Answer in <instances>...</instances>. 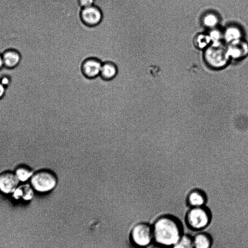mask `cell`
Wrapping results in <instances>:
<instances>
[{
  "mask_svg": "<svg viewBox=\"0 0 248 248\" xmlns=\"http://www.w3.org/2000/svg\"><path fill=\"white\" fill-rule=\"evenodd\" d=\"M4 65L12 68L16 66L20 62V56L18 52L14 50L5 51L2 55Z\"/></svg>",
  "mask_w": 248,
  "mask_h": 248,
  "instance_id": "12",
  "label": "cell"
},
{
  "mask_svg": "<svg viewBox=\"0 0 248 248\" xmlns=\"http://www.w3.org/2000/svg\"><path fill=\"white\" fill-rule=\"evenodd\" d=\"M18 182L15 173L6 171L0 174V190L3 193H13L17 187Z\"/></svg>",
  "mask_w": 248,
  "mask_h": 248,
  "instance_id": "6",
  "label": "cell"
},
{
  "mask_svg": "<svg viewBox=\"0 0 248 248\" xmlns=\"http://www.w3.org/2000/svg\"><path fill=\"white\" fill-rule=\"evenodd\" d=\"M58 180L55 174L44 170L33 174L31 177L32 187L38 192L46 193L52 190L57 186Z\"/></svg>",
  "mask_w": 248,
  "mask_h": 248,
  "instance_id": "4",
  "label": "cell"
},
{
  "mask_svg": "<svg viewBox=\"0 0 248 248\" xmlns=\"http://www.w3.org/2000/svg\"><path fill=\"white\" fill-rule=\"evenodd\" d=\"M79 2L83 8H85L93 5L94 0H79Z\"/></svg>",
  "mask_w": 248,
  "mask_h": 248,
  "instance_id": "20",
  "label": "cell"
},
{
  "mask_svg": "<svg viewBox=\"0 0 248 248\" xmlns=\"http://www.w3.org/2000/svg\"><path fill=\"white\" fill-rule=\"evenodd\" d=\"M218 45L208 49L205 54L206 60L210 64L215 67H221L225 64L227 60V53Z\"/></svg>",
  "mask_w": 248,
  "mask_h": 248,
  "instance_id": "5",
  "label": "cell"
},
{
  "mask_svg": "<svg viewBox=\"0 0 248 248\" xmlns=\"http://www.w3.org/2000/svg\"><path fill=\"white\" fill-rule=\"evenodd\" d=\"M170 248H194L193 236L184 232Z\"/></svg>",
  "mask_w": 248,
  "mask_h": 248,
  "instance_id": "14",
  "label": "cell"
},
{
  "mask_svg": "<svg viewBox=\"0 0 248 248\" xmlns=\"http://www.w3.org/2000/svg\"><path fill=\"white\" fill-rule=\"evenodd\" d=\"M241 36L240 31L236 28H230L226 31L225 37L229 41H235L239 40Z\"/></svg>",
  "mask_w": 248,
  "mask_h": 248,
  "instance_id": "17",
  "label": "cell"
},
{
  "mask_svg": "<svg viewBox=\"0 0 248 248\" xmlns=\"http://www.w3.org/2000/svg\"><path fill=\"white\" fill-rule=\"evenodd\" d=\"M81 15L83 21L90 26L98 24L101 22L102 18L101 11L94 5L83 8Z\"/></svg>",
  "mask_w": 248,
  "mask_h": 248,
  "instance_id": "8",
  "label": "cell"
},
{
  "mask_svg": "<svg viewBox=\"0 0 248 248\" xmlns=\"http://www.w3.org/2000/svg\"><path fill=\"white\" fill-rule=\"evenodd\" d=\"M219 34H218V32L217 31H214L211 33L210 38L212 39L215 40H218L219 38Z\"/></svg>",
  "mask_w": 248,
  "mask_h": 248,
  "instance_id": "23",
  "label": "cell"
},
{
  "mask_svg": "<svg viewBox=\"0 0 248 248\" xmlns=\"http://www.w3.org/2000/svg\"><path fill=\"white\" fill-rule=\"evenodd\" d=\"M33 194L32 187L29 185H25L17 186L13 192V197L16 199L22 198L26 201L31 200Z\"/></svg>",
  "mask_w": 248,
  "mask_h": 248,
  "instance_id": "13",
  "label": "cell"
},
{
  "mask_svg": "<svg viewBox=\"0 0 248 248\" xmlns=\"http://www.w3.org/2000/svg\"><path fill=\"white\" fill-rule=\"evenodd\" d=\"M240 40L233 41L230 47L228 52L231 56L239 58L246 56L248 53V45Z\"/></svg>",
  "mask_w": 248,
  "mask_h": 248,
  "instance_id": "11",
  "label": "cell"
},
{
  "mask_svg": "<svg viewBox=\"0 0 248 248\" xmlns=\"http://www.w3.org/2000/svg\"><path fill=\"white\" fill-rule=\"evenodd\" d=\"M4 65L3 61L2 59V55L0 54V69Z\"/></svg>",
  "mask_w": 248,
  "mask_h": 248,
  "instance_id": "24",
  "label": "cell"
},
{
  "mask_svg": "<svg viewBox=\"0 0 248 248\" xmlns=\"http://www.w3.org/2000/svg\"><path fill=\"white\" fill-rule=\"evenodd\" d=\"M0 83L5 87H7L10 83V79L8 76H4L0 79Z\"/></svg>",
  "mask_w": 248,
  "mask_h": 248,
  "instance_id": "21",
  "label": "cell"
},
{
  "mask_svg": "<svg viewBox=\"0 0 248 248\" xmlns=\"http://www.w3.org/2000/svg\"><path fill=\"white\" fill-rule=\"evenodd\" d=\"M15 174L19 181L25 182L31 177L32 171L26 166H20L15 170Z\"/></svg>",
  "mask_w": 248,
  "mask_h": 248,
  "instance_id": "16",
  "label": "cell"
},
{
  "mask_svg": "<svg viewBox=\"0 0 248 248\" xmlns=\"http://www.w3.org/2000/svg\"><path fill=\"white\" fill-rule=\"evenodd\" d=\"M6 91V87L0 83V99L5 94Z\"/></svg>",
  "mask_w": 248,
  "mask_h": 248,
  "instance_id": "22",
  "label": "cell"
},
{
  "mask_svg": "<svg viewBox=\"0 0 248 248\" xmlns=\"http://www.w3.org/2000/svg\"><path fill=\"white\" fill-rule=\"evenodd\" d=\"M217 22V17L213 14L207 15L204 19V24L208 27H213L215 26Z\"/></svg>",
  "mask_w": 248,
  "mask_h": 248,
  "instance_id": "18",
  "label": "cell"
},
{
  "mask_svg": "<svg viewBox=\"0 0 248 248\" xmlns=\"http://www.w3.org/2000/svg\"><path fill=\"white\" fill-rule=\"evenodd\" d=\"M210 38L205 35H201L197 39V43L200 47H204L210 42Z\"/></svg>",
  "mask_w": 248,
  "mask_h": 248,
  "instance_id": "19",
  "label": "cell"
},
{
  "mask_svg": "<svg viewBox=\"0 0 248 248\" xmlns=\"http://www.w3.org/2000/svg\"><path fill=\"white\" fill-rule=\"evenodd\" d=\"M133 245L138 248H145L154 244L152 224L142 221L135 224L129 234Z\"/></svg>",
  "mask_w": 248,
  "mask_h": 248,
  "instance_id": "3",
  "label": "cell"
},
{
  "mask_svg": "<svg viewBox=\"0 0 248 248\" xmlns=\"http://www.w3.org/2000/svg\"><path fill=\"white\" fill-rule=\"evenodd\" d=\"M212 213L206 205L188 208L185 214V223L189 229L198 232L204 231L210 225Z\"/></svg>",
  "mask_w": 248,
  "mask_h": 248,
  "instance_id": "2",
  "label": "cell"
},
{
  "mask_svg": "<svg viewBox=\"0 0 248 248\" xmlns=\"http://www.w3.org/2000/svg\"><path fill=\"white\" fill-rule=\"evenodd\" d=\"M102 63L95 59L86 60L83 64L82 69L84 74L89 78H94L100 75Z\"/></svg>",
  "mask_w": 248,
  "mask_h": 248,
  "instance_id": "10",
  "label": "cell"
},
{
  "mask_svg": "<svg viewBox=\"0 0 248 248\" xmlns=\"http://www.w3.org/2000/svg\"><path fill=\"white\" fill-rule=\"evenodd\" d=\"M152 226L154 244L160 248H170L184 233L181 221L170 214L160 215Z\"/></svg>",
  "mask_w": 248,
  "mask_h": 248,
  "instance_id": "1",
  "label": "cell"
},
{
  "mask_svg": "<svg viewBox=\"0 0 248 248\" xmlns=\"http://www.w3.org/2000/svg\"><path fill=\"white\" fill-rule=\"evenodd\" d=\"M208 201L206 194L202 190L196 188L188 192L186 197V203L188 208L206 206Z\"/></svg>",
  "mask_w": 248,
  "mask_h": 248,
  "instance_id": "7",
  "label": "cell"
},
{
  "mask_svg": "<svg viewBox=\"0 0 248 248\" xmlns=\"http://www.w3.org/2000/svg\"><path fill=\"white\" fill-rule=\"evenodd\" d=\"M117 69L116 66L111 62L102 64L100 75L105 79H110L116 76Z\"/></svg>",
  "mask_w": 248,
  "mask_h": 248,
  "instance_id": "15",
  "label": "cell"
},
{
  "mask_svg": "<svg viewBox=\"0 0 248 248\" xmlns=\"http://www.w3.org/2000/svg\"><path fill=\"white\" fill-rule=\"evenodd\" d=\"M193 241L194 248H212L214 244L212 236L204 231L196 232Z\"/></svg>",
  "mask_w": 248,
  "mask_h": 248,
  "instance_id": "9",
  "label": "cell"
}]
</instances>
